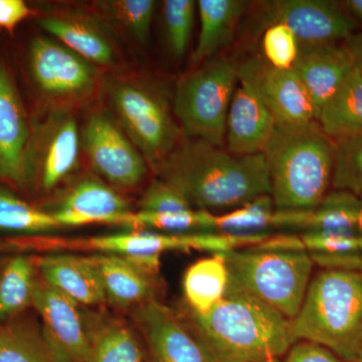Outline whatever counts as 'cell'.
<instances>
[{"label": "cell", "mask_w": 362, "mask_h": 362, "mask_svg": "<svg viewBox=\"0 0 362 362\" xmlns=\"http://www.w3.org/2000/svg\"><path fill=\"white\" fill-rule=\"evenodd\" d=\"M177 312L204 362H259L286 356L295 341L291 321L228 284L223 299L204 313L185 302Z\"/></svg>", "instance_id": "6da1fadb"}, {"label": "cell", "mask_w": 362, "mask_h": 362, "mask_svg": "<svg viewBox=\"0 0 362 362\" xmlns=\"http://www.w3.org/2000/svg\"><path fill=\"white\" fill-rule=\"evenodd\" d=\"M157 173L192 206L214 214L228 213L271 192L264 153L235 156L201 140L178 144Z\"/></svg>", "instance_id": "7a4b0ae2"}, {"label": "cell", "mask_w": 362, "mask_h": 362, "mask_svg": "<svg viewBox=\"0 0 362 362\" xmlns=\"http://www.w3.org/2000/svg\"><path fill=\"white\" fill-rule=\"evenodd\" d=\"M264 156L278 211L315 209L332 190L335 143L319 123L278 127Z\"/></svg>", "instance_id": "3957f363"}, {"label": "cell", "mask_w": 362, "mask_h": 362, "mask_svg": "<svg viewBox=\"0 0 362 362\" xmlns=\"http://www.w3.org/2000/svg\"><path fill=\"white\" fill-rule=\"evenodd\" d=\"M291 332L295 343H315L356 362L362 343V271L323 268L313 275Z\"/></svg>", "instance_id": "277c9868"}, {"label": "cell", "mask_w": 362, "mask_h": 362, "mask_svg": "<svg viewBox=\"0 0 362 362\" xmlns=\"http://www.w3.org/2000/svg\"><path fill=\"white\" fill-rule=\"evenodd\" d=\"M230 283L293 320L313 277L310 252L245 247L226 252Z\"/></svg>", "instance_id": "5b68a950"}, {"label": "cell", "mask_w": 362, "mask_h": 362, "mask_svg": "<svg viewBox=\"0 0 362 362\" xmlns=\"http://www.w3.org/2000/svg\"><path fill=\"white\" fill-rule=\"evenodd\" d=\"M239 82L238 64L207 62L183 78L175 93V113L190 139L223 146L226 119Z\"/></svg>", "instance_id": "8992f818"}, {"label": "cell", "mask_w": 362, "mask_h": 362, "mask_svg": "<svg viewBox=\"0 0 362 362\" xmlns=\"http://www.w3.org/2000/svg\"><path fill=\"white\" fill-rule=\"evenodd\" d=\"M110 95L124 129L145 160L158 170L177 146L180 137L163 98L146 86L132 82L117 83Z\"/></svg>", "instance_id": "52a82bcc"}, {"label": "cell", "mask_w": 362, "mask_h": 362, "mask_svg": "<svg viewBox=\"0 0 362 362\" xmlns=\"http://www.w3.org/2000/svg\"><path fill=\"white\" fill-rule=\"evenodd\" d=\"M259 4L264 28L285 25L300 45L342 42L358 25L341 2L334 0H271Z\"/></svg>", "instance_id": "ba28073f"}, {"label": "cell", "mask_w": 362, "mask_h": 362, "mask_svg": "<svg viewBox=\"0 0 362 362\" xmlns=\"http://www.w3.org/2000/svg\"><path fill=\"white\" fill-rule=\"evenodd\" d=\"M238 77L258 95L278 127H300L317 121L318 112L294 71L279 70L265 59L252 58L238 64Z\"/></svg>", "instance_id": "9c48e42d"}, {"label": "cell", "mask_w": 362, "mask_h": 362, "mask_svg": "<svg viewBox=\"0 0 362 362\" xmlns=\"http://www.w3.org/2000/svg\"><path fill=\"white\" fill-rule=\"evenodd\" d=\"M64 246L69 249L88 250L122 257H161L165 252H188L190 250L226 254L237 249L240 246V240L235 235L221 233L175 235L137 230L59 245V247Z\"/></svg>", "instance_id": "30bf717a"}, {"label": "cell", "mask_w": 362, "mask_h": 362, "mask_svg": "<svg viewBox=\"0 0 362 362\" xmlns=\"http://www.w3.org/2000/svg\"><path fill=\"white\" fill-rule=\"evenodd\" d=\"M33 306L42 321V333L59 362H89L92 349L84 313L77 302L37 280Z\"/></svg>", "instance_id": "8fae6325"}, {"label": "cell", "mask_w": 362, "mask_h": 362, "mask_svg": "<svg viewBox=\"0 0 362 362\" xmlns=\"http://www.w3.org/2000/svg\"><path fill=\"white\" fill-rule=\"evenodd\" d=\"M83 145L93 166L120 187H134L147 175L146 160L112 119L94 114L83 129Z\"/></svg>", "instance_id": "7c38bea8"}, {"label": "cell", "mask_w": 362, "mask_h": 362, "mask_svg": "<svg viewBox=\"0 0 362 362\" xmlns=\"http://www.w3.org/2000/svg\"><path fill=\"white\" fill-rule=\"evenodd\" d=\"M30 66L40 89L56 99H82L96 85L97 71L90 62L47 37L33 40Z\"/></svg>", "instance_id": "4fadbf2b"}, {"label": "cell", "mask_w": 362, "mask_h": 362, "mask_svg": "<svg viewBox=\"0 0 362 362\" xmlns=\"http://www.w3.org/2000/svg\"><path fill=\"white\" fill-rule=\"evenodd\" d=\"M132 319L145 342V362H204L177 312L158 299L133 309Z\"/></svg>", "instance_id": "5bb4252c"}, {"label": "cell", "mask_w": 362, "mask_h": 362, "mask_svg": "<svg viewBox=\"0 0 362 362\" xmlns=\"http://www.w3.org/2000/svg\"><path fill=\"white\" fill-rule=\"evenodd\" d=\"M213 216L194 209L180 190L159 178L150 183L140 201L139 211L131 213L124 225L175 235L214 233Z\"/></svg>", "instance_id": "9a60e30c"}, {"label": "cell", "mask_w": 362, "mask_h": 362, "mask_svg": "<svg viewBox=\"0 0 362 362\" xmlns=\"http://www.w3.org/2000/svg\"><path fill=\"white\" fill-rule=\"evenodd\" d=\"M78 148L75 119L66 114H54L40 133L37 149H28L30 181L39 178L45 190L57 187L77 165Z\"/></svg>", "instance_id": "2e32d148"}, {"label": "cell", "mask_w": 362, "mask_h": 362, "mask_svg": "<svg viewBox=\"0 0 362 362\" xmlns=\"http://www.w3.org/2000/svg\"><path fill=\"white\" fill-rule=\"evenodd\" d=\"M28 123L8 71L0 66V177L18 187L30 182Z\"/></svg>", "instance_id": "e0dca14e"}, {"label": "cell", "mask_w": 362, "mask_h": 362, "mask_svg": "<svg viewBox=\"0 0 362 362\" xmlns=\"http://www.w3.org/2000/svg\"><path fill=\"white\" fill-rule=\"evenodd\" d=\"M354 69L343 42H330L300 45L293 71L303 84L319 115Z\"/></svg>", "instance_id": "ac0fdd59"}, {"label": "cell", "mask_w": 362, "mask_h": 362, "mask_svg": "<svg viewBox=\"0 0 362 362\" xmlns=\"http://www.w3.org/2000/svg\"><path fill=\"white\" fill-rule=\"evenodd\" d=\"M226 119V150L235 156L264 153L277 123L258 95L240 83Z\"/></svg>", "instance_id": "d6986e66"}, {"label": "cell", "mask_w": 362, "mask_h": 362, "mask_svg": "<svg viewBox=\"0 0 362 362\" xmlns=\"http://www.w3.org/2000/svg\"><path fill=\"white\" fill-rule=\"evenodd\" d=\"M132 213L129 202L108 185L94 178L78 182L52 214L59 226H78L90 223L124 225Z\"/></svg>", "instance_id": "ffe728a7"}, {"label": "cell", "mask_w": 362, "mask_h": 362, "mask_svg": "<svg viewBox=\"0 0 362 362\" xmlns=\"http://www.w3.org/2000/svg\"><path fill=\"white\" fill-rule=\"evenodd\" d=\"M103 284L107 302L119 309H133L158 299L159 276L150 275L122 256L98 254L90 256Z\"/></svg>", "instance_id": "44dd1931"}, {"label": "cell", "mask_w": 362, "mask_h": 362, "mask_svg": "<svg viewBox=\"0 0 362 362\" xmlns=\"http://www.w3.org/2000/svg\"><path fill=\"white\" fill-rule=\"evenodd\" d=\"M42 280L78 304L97 306L107 302L103 284L90 257L49 255L37 259Z\"/></svg>", "instance_id": "7402d4cb"}, {"label": "cell", "mask_w": 362, "mask_h": 362, "mask_svg": "<svg viewBox=\"0 0 362 362\" xmlns=\"http://www.w3.org/2000/svg\"><path fill=\"white\" fill-rule=\"evenodd\" d=\"M90 343L89 362H145L144 347L125 321L109 312L84 313Z\"/></svg>", "instance_id": "603a6c76"}, {"label": "cell", "mask_w": 362, "mask_h": 362, "mask_svg": "<svg viewBox=\"0 0 362 362\" xmlns=\"http://www.w3.org/2000/svg\"><path fill=\"white\" fill-rule=\"evenodd\" d=\"M197 6L201 33L192 57V66L213 58L232 42L235 28L249 4L243 0H199Z\"/></svg>", "instance_id": "cb8c5ba5"}, {"label": "cell", "mask_w": 362, "mask_h": 362, "mask_svg": "<svg viewBox=\"0 0 362 362\" xmlns=\"http://www.w3.org/2000/svg\"><path fill=\"white\" fill-rule=\"evenodd\" d=\"M317 122L333 141L362 136V75L354 69L321 109Z\"/></svg>", "instance_id": "d4e9b609"}, {"label": "cell", "mask_w": 362, "mask_h": 362, "mask_svg": "<svg viewBox=\"0 0 362 362\" xmlns=\"http://www.w3.org/2000/svg\"><path fill=\"white\" fill-rule=\"evenodd\" d=\"M40 25L61 44L90 63L109 66L115 59V52L108 37L88 21L73 16H47Z\"/></svg>", "instance_id": "484cf974"}, {"label": "cell", "mask_w": 362, "mask_h": 362, "mask_svg": "<svg viewBox=\"0 0 362 362\" xmlns=\"http://www.w3.org/2000/svg\"><path fill=\"white\" fill-rule=\"evenodd\" d=\"M358 211L357 195L346 190L332 189L315 209L294 211L293 230L356 233Z\"/></svg>", "instance_id": "4316f807"}, {"label": "cell", "mask_w": 362, "mask_h": 362, "mask_svg": "<svg viewBox=\"0 0 362 362\" xmlns=\"http://www.w3.org/2000/svg\"><path fill=\"white\" fill-rule=\"evenodd\" d=\"M230 276L225 254H211L192 264L183 278L185 303L197 313H204L218 303L228 291Z\"/></svg>", "instance_id": "83f0119b"}, {"label": "cell", "mask_w": 362, "mask_h": 362, "mask_svg": "<svg viewBox=\"0 0 362 362\" xmlns=\"http://www.w3.org/2000/svg\"><path fill=\"white\" fill-rule=\"evenodd\" d=\"M18 317L0 325V362H59L39 324Z\"/></svg>", "instance_id": "f1b7e54d"}, {"label": "cell", "mask_w": 362, "mask_h": 362, "mask_svg": "<svg viewBox=\"0 0 362 362\" xmlns=\"http://www.w3.org/2000/svg\"><path fill=\"white\" fill-rule=\"evenodd\" d=\"M213 230L232 235H272L279 230L278 211L271 195H263L228 213L214 214Z\"/></svg>", "instance_id": "f546056e"}, {"label": "cell", "mask_w": 362, "mask_h": 362, "mask_svg": "<svg viewBox=\"0 0 362 362\" xmlns=\"http://www.w3.org/2000/svg\"><path fill=\"white\" fill-rule=\"evenodd\" d=\"M35 267L26 257H14L0 276V322L18 317L33 306Z\"/></svg>", "instance_id": "4dcf8cb0"}, {"label": "cell", "mask_w": 362, "mask_h": 362, "mask_svg": "<svg viewBox=\"0 0 362 362\" xmlns=\"http://www.w3.org/2000/svg\"><path fill=\"white\" fill-rule=\"evenodd\" d=\"M59 226L52 214L35 209L9 192L0 190V230L37 233L56 230Z\"/></svg>", "instance_id": "1f68e13d"}, {"label": "cell", "mask_w": 362, "mask_h": 362, "mask_svg": "<svg viewBox=\"0 0 362 362\" xmlns=\"http://www.w3.org/2000/svg\"><path fill=\"white\" fill-rule=\"evenodd\" d=\"M335 143L332 189L362 194V136Z\"/></svg>", "instance_id": "d6a6232c"}, {"label": "cell", "mask_w": 362, "mask_h": 362, "mask_svg": "<svg viewBox=\"0 0 362 362\" xmlns=\"http://www.w3.org/2000/svg\"><path fill=\"white\" fill-rule=\"evenodd\" d=\"M197 2L166 0L163 2L164 25L169 49L176 58L185 56L194 28Z\"/></svg>", "instance_id": "836d02e7"}, {"label": "cell", "mask_w": 362, "mask_h": 362, "mask_svg": "<svg viewBox=\"0 0 362 362\" xmlns=\"http://www.w3.org/2000/svg\"><path fill=\"white\" fill-rule=\"evenodd\" d=\"M105 11L113 16L140 44H146L153 20V0H113L102 2Z\"/></svg>", "instance_id": "e575fe53"}, {"label": "cell", "mask_w": 362, "mask_h": 362, "mask_svg": "<svg viewBox=\"0 0 362 362\" xmlns=\"http://www.w3.org/2000/svg\"><path fill=\"white\" fill-rule=\"evenodd\" d=\"M262 49L267 63L279 70L290 71L299 56L300 42L285 25H273L266 28Z\"/></svg>", "instance_id": "d590c367"}, {"label": "cell", "mask_w": 362, "mask_h": 362, "mask_svg": "<svg viewBox=\"0 0 362 362\" xmlns=\"http://www.w3.org/2000/svg\"><path fill=\"white\" fill-rule=\"evenodd\" d=\"M284 362H347L325 347L308 341H298L286 354Z\"/></svg>", "instance_id": "8d00e7d4"}, {"label": "cell", "mask_w": 362, "mask_h": 362, "mask_svg": "<svg viewBox=\"0 0 362 362\" xmlns=\"http://www.w3.org/2000/svg\"><path fill=\"white\" fill-rule=\"evenodd\" d=\"M30 14L23 0H0V28L13 32Z\"/></svg>", "instance_id": "74e56055"}, {"label": "cell", "mask_w": 362, "mask_h": 362, "mask_svg": "<svg viewBox=\"0 0 362 362\" xmlns=\"http://www.w3.org/2000/svg\"><path fill=\"white\" fill-rule=\"evenodd\" d=\"M342 42L349 51L356 70L362 75V33H354Z\"/></svg>", "instance_id": "f35d334b"}, {"label": "cell", "mask_w": 362, "mask_h": 362, "mask_svg": "<svg viewBox=\"0 0 362 362\" xmlns=\"http://www.w3.org/2000/svg\"><path fill=\"white\" fill-rule=\"evenodd\" d=\"M341 4L357 25L362 26V0H345Z\"/></svg>", "instance_id": "ab89813d"}, {"label": "cell", "mask_w": 362, "mask_h": 362, "mask_svg": "<svg viewBox=\"0 0 362 362\" xmlns=\"http://www.w3.org/2000/svg\"><path fill=\"white\" fill-rule=\"evenodd\" d=\"M358 221H357V235H362V194L359 195Z\"/></svg>", "instance_id": "60d3db41"}, {"label": "cell", "mask_w": 362, "mask_h": 362, "mask_svg": "<svg viewBox=\"0 0 362 362\" xmlns=\"http://www.w3.org/2000/svg\"><path fill=\"white\" fill-rule=\"evenodd\" d=\"M356 362H362V343L361 349H359L358 356H357Z\"/></svg>", "instance_id": "b9f144b4"}, {"label": "cell", "mask_w": 362, "mask_h": 362, "mask_svg": "<svg viewBox=\"0 0 362 362\" xmlns=\"http://www.w3.org/2000/svg\"><path fill=\"white\" fill-rule=\"evenodd\" d=\"M259 362H284L281 361V358H273V359H268V361H259Z\"/></svg>", "instance_id": "7bdbcfd3"}]
</instances>
